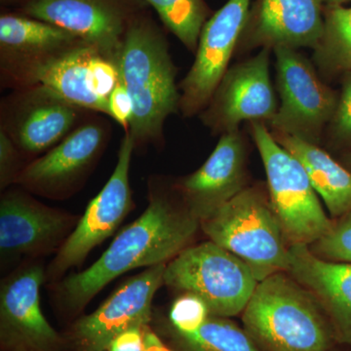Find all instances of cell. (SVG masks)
Listing matches in <instances>:
<instances>
[{
  "label": "cell",
  "mask_w": 351,
  "mask_h": 351,
  "mask_svg": "<svg viewBox=\"0 0 351 351\" xmlns=\"http://www.w3.org/2000/svg\"><path fill=\"white\" fill-rule=\"evenodd\" d=\"M258 283L246 263L210 240L182 250L164 272V285L198 295L221 317L243 313Z\"/></svg>",
  "instance_id": "cell-6"
},
{
  "label": "cell",
  "mask_w": 351,
  "mask_h": 351,
  "mask_svg": "<svg viewBox=\"0 0 351 351\" xmlns=\"http://www.w3.org/2000/svg\"><path fill=\"white\" fill-rule=\"evenodd\" d=\"M156 10L168 31L189 51L195 52L210 9L204 0H145Z\"/></svg>",
  "instance_id": "cell-25"
},
{
  "label": "cell",
  "mask_w": 351,
  "mask_h": 351,
  "mask_svg": "<svg viewBox=\"0 0 351 351\" xmlns=\"http://www.w3.org/2000/svg\"><path fill=\"white\" fill-rule=\"evenodd\" d=\"M143 351H174L165 343L157 332L152 329L151 325L145 328L144 348Z\"/></svg>",
  "instance_id": "cell-32"
},
{
  "label": "cell",
  "mask_w": 351,
  "mask_h": 351,
  "mask_svg": "<svg viewBox=\"0 0 351 351\" xmlns=\"http://www.w3.org/2000/svg\"><path fill=\"white\" fill-rule=\"evenodd\" d=\"M270 51L233 64L215 90L206 108L198 114L213 135L239 130L244 121L267 124L277 112L270 80Z\"/></svg>",
  "instance_id": "cell-14"
},
{
  "label": "cell",
  "mask_w": 351,
  "mask_h": 351,
  "mask_svg": "<svg viewBox=\"0 0 351 351\" xmlns=\"http://www.w3.org/2000/svg\"><path fill=\"white\" fill-rule=\"evenodd\" d=\"M80 219L77 215L43 204L20 186L7 189L0 199L2 262L57 253Z\"/></svg>",
  "instance_id": "cell-12"
},
{
  "label": "cell",
  "mask_w": 351,
  "mask_h": 351,
  "mask_svg": "<svg viewBox=\"0 0 351 351\" xmlns=\"http://www.w3.org/2000/svg\"><path fill=\"white\" fill-rule=\"evenodd\" d=\"M241 314L261 351H328L338 345L317 301L286 271L260 281Z\"/></svg>",
  "instance_id": "cell-3"
},
{
  "label": "cell",
  "mask_w": 351,
  "mask_h": 351,
  "mask_svg": "<svg viewBox=\"0 0 351 351\" xmlns=\"http://www.w3.org/2000/svg\"><path fill=\"white\" fill-rule=\"evenodd\" d=\"M135 143L128 132L120 142L117 162L100 193L90 201L75 230L46 269L50 284L61 280L69 270L80 267L88 255L112 237L135 207L130 184L132 156Z\"/></svg>",
  "instance_id": "cell-8"
},
{
  "label": "cell",
  "mask_w": 351,
  "mask_h": 351,
  "mask_svg": "<svg viewBox=\"0 0 351 351\" xmlns=\"http://www.w3.org/2000/svg\"><path fill=\"white\" fill-rule=\"evenodd\" d=\"M149 204L119 233L107 250L86 269L52 284L60 313L76 316L112 281L140 267L168 263L191 246L200 221L189 211L172 184L149 181Z\"/></svg>",
  "instance_id": "cell-1"
},
{
  "label": "cell",
  "mask_w": 351,
  "mask_h": 351,
  "mask_svg": "<svg viewBox=\"0 0 351 351\" xmlns=\"http://www.w3.org/2000/svg\"><path fill=\"white\" fill-rule=\"evenodd\" d=\"M110 132L98 119L76 127L43 156L25 164L15 186L48 199L71 197L82 188L107 147Z\"/></svg>",
  "instance_id": "cell-10"
},
{
  "label": "cell",
  "mask_w": 351,
  "mask_h": 351,
  "mask_svg": "<svg viewBox=\"0 0 351 351\" xmlns=\"http://www.w3.org/2000/svg\"><path fill=\"white\" fill-rule=\"evenodd\" d=\"M210 315L211 311L201 298L182 292L171 304L168 324L180 334L191 335L197 332Z\"/></svg>",
  "instance_id": "cell-27"
},
{
  "label": "cell",
  "mask_w": 351,
  "mask_h": 351,
  "mask_svg": "<svg viewBox=\"0 0 351 351\" xmlns=\"http://www.w3.org/2000/svg\"><path fill=\"white\" fill-rule=\"evenodd\" d=\"M274 52L280 106L265 125L271 132L320 145L339 95L321 80L315 64L298 50L276 48Z\"/></svg>",
  "instance_id": "cell-7"
},
{
  "label": "cell",
  "mask_w": 351,
  "mask_h": 351,
  "mask_svg": "<svg viewBox=\"0 0 351 351\" xmlns=\"http://www.w3.org/2000/svg\"><path fill=\"white\" fill-rule=\"evenodd\" d=\"M163 335L164 341L174 351H261L244 328L230 317L213 314L193 334H180L167 323Z\"/></svg>",
  "instance_id": "cell-23"
},
{
  "label": "cell",
  "mask_w": 351,
  "mask_h": 351,
  "mask_svg": "<svg viewBox=\"0 0 351 351\" xmlns=\"http://www.w3.org/2000/svg\"><path fill=\"white\" fill-rule=\"evenodd\" d=\"M248 142L239 129L221 135L201 167L173 186L201 221L248 188Z\"/></svg>",
  "instance_id": "cell-19"
},
{
  "label": "cell",
  "mask_w": 351,
  "mask_h": 351,
  "mask_svg": "<svg viewBox=\"0 0 351 351\" xmlns=\"http://www.w3.org/2000/svg\"><path fill=\"white\" fill-rule=\"evenodd\" d=\"M288 260L286 272L317 301L337 343L351 346V263L321 260L306 245L289 247Z\"/></svg>",
  "instance_id": "cell-21"
},
{
  "label": "cell",
  "mask_w": 351,
  "mask_h": 351,
  "mask_svg": "<svg viewBox=\"0 0 351 351\" xmlns=\"http://www.w3.org/2000/svg\"><path fill=\"white\" fill-rule=\"evenodd\" d=\"M210 241L248 265L258 282L288 267L289 246L267 184H254L200 221Z\"/></svg>",
  "instance_id": "cell-4"
},
{
  "label": "cell",
  "mask_w": 351,
  "mask_h": 351,
  "mask_svg": "<svg viewBox=\"0 0 351 351\" xmlns=\"http://www.w3.org/2000/svg\"><path fill=\"white\" fill-rule=\"evenodd\" d=\"M22 154L5 132L0 130V189L6 191L15 186L21 171L25 166Z\"/></svg>",
  "instance_id": "cell-29"
},
{
  "label": "cell",
  "mask_w": 351,
  "mask_h": 351,
  "mask_svg": "<svg viewBox=\"0 0 351 351\" xmlns=\"http://www.w3.org/2000/svg\"><path fill=\"white\" fill-rule=\"evenodd\" d=\"M351 348V346H350ZM328 351H351L350 350H341V348H336V346H334V348H331V350H329Z\"/></svg>",
  "instance_id": "cell-36"
},
{
  "label": "cell",
  "mask_w": 351,
  "mask_h": 351,
  "mask_svg": "<svg viewBox=\"0 0 351 351\" xmlns=\"http://www.w3.org/2000/svg\"><path fill=\"white\" fill-rule=\"evenodd\" d=\"M251 0H228L201 31L193 66L180 82V112L186 119L199 114L230 69L237 53Z\"/></svg>",
  "instance_id": "cell-13"
},
{
  "label": "cell",
  "mask_w": 351,
  "mask_h": 351,
  "mask_svg": "<svg viewBox=\"0 0 351 351\" xmlns=\"http://www.w3.org/2000/svg\"><path fill=\"white\" fill-rule=\"evenodd\" d=\"M147 326L133 327L120 332L110 341L106 351H143Z\"/></svg>",
  "instance_id": "cell-31"
},
{
  "label": "cell",
  "mask_w": 351,
  "mask_h": 351,
  "mask_svg": "<svg viewBox=\"0 0 351 351\" xmlns=\"http://www.w3.org/2000/svg\"><path fill=\"white\" fill-rule=\"evenodd\" d=\"M324 31L322 0H255L235 54L276 48L315 49Z\"/></svg>",
  "instance_id": "cell-18"
},
{
  "label": "cell",
  "mask_w": 351,
  "mask_h": 351,
  "mask_svg": "<svg viewBox=\"0 0 351 351\" xmlns=\"http://www.w3.org/2000/svg\"><path fill=\"white\" fill-rule=\"evenodd\" d=\"M307 247L321 260L351 263V210L339 218L332 219L327 232Z\"/></svg>",
  "instance_id": "cell-26"
},
{
  "label": "cell",
  "mask_w": 351,
  "mask_h": 351,
  "mask_svg": "<svg viewBox=\"0 0 351 351\" xmlns=\"http://www.w3.org/2000/svg\"><path fill=\"white\" fill-rule=\"evenodd\" d=\"M351 0H322L323 4L325 6H338L343 5V4L348 3Z\"/></svg>",
  "instance_id": "cell-33"
},
{
  "label": "cell",
  "mask_w": 351,
  "mask_h": 351,
  "mask_svg": "<svg viewBox=\"0 0 351 351\" xmlns=\"http://www.w3.org/2000/svg\"><path fill=\"white\" fill-rule=\"evenodd\" d=\"M119 80V66L83 43L34 71L25 87L43 85L76 107L108 115V97Z\"/></svg>",
  "instance_id": "cell-20"
},
{
  "label": "cell",
  "mask_w": 351,
  "mask_h": 351,
  "mask_svg": "<svg viewBox=\"0 0 351 351\" xmlns=\"http://www.w3.org/2000/svg\"><path fill=\"white\" fill-rule=\"evenodd\" d=\"M271 132V131H270ZM278 144L294 156L306 169L317 195L332 219L351 210V171L338 162L320 145L287 134L271 132Z\"/></svg>",
  "instance_id": "cell-22"
},
{
  "label": "cell",
  "mask_w": 351,
  "mask_h": 351,
  "mask_svg": "<svg viewBox=\"0 0 351 351\" xmlns=\"http://www.w3.org/2000/svg\"><path fill=\"white\" fill-rule=\"evenodd\" d=\"M47 281L43 263L21 265L0 285V343L5 351H63L66 343L46 319L40 288Z\"/></svg>",
  "instance_id": "cell-15"
},
{
  "label": "cell",
  "mask_w": 351,
  "mask_h": 351,
  "mask_svg": "<svg viewBox=\"0 0 351 351\" xmlns=\"http://www.w3.org/2000/svg\"><path fill=\"white\" fill-rule=\"evenodd\" d=\"M326 131L328 144L332 147L351 151V71L343 76L338 105Z\"/></svg>",
  "instance_id": "cell-28"
},
{
  "label": "cell",
  "mask_w": 351,
  "mask_h": 351,
  "mask_svg": "<svg viewBox=\"0 0 351 351\" xmlns=\"http://www.w3.org/2000/svg\"><path fill=\"white\" fill-rule=\"evenodd\" d=\"M133 110V103H132L130 95L123 83L119 80L108 97V117H112L124 129V132H127L130 127Z\"/></svg>",
  "instance_id": "cell-30"
},
{
  "label": "cell",
  "mask_w": 351,
  "mask_h": 351,
  "mask_svg": "<svg viewBox=\"0 0 351 351\" xmlns=\"http://www.w3.org/2000/svg\"><path fill=\"white\" fill-rule=\"evenodd\" d=\"M251 137L267 174L270 202L288 246H309L327 232L332 219L325 213L302 163L276 142L263 122H250Z\"/></svg>",
  "instance_id": "cell-5"
},
{
  "label": "cell",
  "mask_w": 351,
  "mask_h": 351,
  "mask_svg": "<svg viewBox=\"0 0 351 351\" xmlns=\"http://www.w3.org/2000/svg\"><path fill=\"white\" fill-rule=\"evenodd\" d=\"M18 12L71 32L119 66L129 25L145 0H22Z\"/></svg>",
  "instance_id": "cell-9"
},
{
  "label": "cell",
  "mask_w": 351,
  "mask_h": 351,
  "mask_svg": "<svg viewBox=\"0 0 351 351\" xmlns=\"http://www.w3.org/2000/svg\"><path fill=\"white\" fill-rule=\"evenodd\" d=\"M82 108L43 85L15 90L1 104V125L23 156H36L76 128Z\"/></svg>",
  "instance_id": "cell-16"
},
{
  "label": "cell",
  "mask_w": 351,
  "mask_h": 351,
  "mask_svg": "<svg viewBox=\"0 0 351 351\" xmlns=\"http://www.w3.org/2000/svg\"><path fill=\"white\" fill-rule=\"evenodd\" d=\"M341 163H343L348 170L351 171V152L343 154Z\"/></svg>",
  "instance_id": "cell-34"
},
{
  "label": "cell",
  "mask_w": 351,
  "mask_h": 351,
  "mask_svg": "<svg viewBox=\"0 0 351 351\" xmlns=\"http://www.w3.org/2000/svg\"><path fill=\"white\" fill-rule=\"evenodd\" d=\"M84 41L45 21L20 12L0 16V71L2 85L27 86L32 73Z\"/></svg>",
  "instance_id": "cell-17"
},
{
  "label": "cell",
  "mask_w": 351,
  "mask_h": 351,
  "mask_svg": "<svg viewBox=\"0 0 351 351\" xmlns=\"http://www.w3.org/2000/svg\"><path fill=\"white\" fill-rule=\"evenodd\" d=\"M2 2H4V3H14V2H17V3H19V2L22 1V0H1Z\"/></svg>",
  "instance_id": "cell-35"
},
{
  "label": "cell",
  "mask_w": 351,
  "mask_h": 351,
  "mask_svg": "<svg viewBox=\"0 0 351 351\" xmlns=\"http://www.w3.org/2000/svg\"><path fill=\"white\" fill-rule=\"evenodd\" d=\"M313 61L324 75L351 71V6H324V31Z\"/></svg>",
  "instance_id": "cell-24"
},
{
  "label": "cell",
  "mask_w": 351,
  "mask_h": 351,
  "mask_svg": "<svg viewBox=\"0 0 351 351\" xmlns=\"http://www.w3.org/2000/svg\"><path fill=\"white\" fill-rule=\"evenodd\" d=\"M166 265L147 267L127 279L93 313L83 315L64 337L71 351H106L117 335L152 320V302L164 285Z\"/></svg>",
  "instance_id": "cell-11"
},
{
  "label": "cell",
  "mask_w": 351,
  "mask_h": 351,
  "mask_svg": "<svg viewBox=\"0 0 351 351\" xmlns=\"http://www.w3.org/2000/svg\"><path fill=\"white\" fill-rule=\"evenodd\" d=\"M120 82L133 103L128 132L137 149L161 147L166 120L180 110L179 85L169 44L147 13L135 18L124 38L119 63Z\"/></svg>",
  "instance_id": "cell-2"
}]
</instances>
